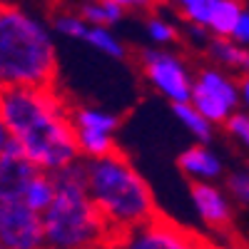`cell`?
<instances>
[{"label": "cell", "mask_w": 249, "mask_h": 249, "mask_svg": "<svg viewBox=\"0 0 249 249\" xmlns=\"http://www.w3.org/2000/svg\"><path fill=\"white\" fill-rule=\"evenodd\" d=\"M0 115L10 140L35 167L57 172L82 160L70 110L53 88H3Z\"/></svg>", "instance_id": "1"}, {"label": "cell", "mask_w": 249, "mask_h": 249, "mask_svg": "<svg viewBox=\"0 0 249 249\" xmlns=\"http://www.w3.org/2000/svg\"><path fill=\"white\" fill-rule=\"evenodd\" d=\"M57 48L50 28L23 8L0 5V90L53 88Z\"/></svg>", "instance_id": "2"}, {"label": "cell", "mask_w": 249, "mask_h": 249, "mask_svg": "<svg viewBox=\"0 0 249 249\" xmlns=\"http://www.w3.org/2000/svg\"><path fill=\"white\" fill-rule=\"evenodd\" d=\"M88 175V192L105 217L110 234L122 237L155 217V195L135 164L122 152L82 160Z\"/></svg>", "instance_id": "3"}, {"label": "cell", "mask_w": 249, "mask_h": 249, "mask_svg": "<svg viewBox=\"0 0 249 249\" xmlns=\"http://www.w3.org/2000/svg\"><path fill=\"white\" fill-rule=\"evenodd\" d=\"M55 197L43 212L45 249H97L110 234L105 217L88 192L85 162L53 172Z\"/></svg>", "instance_id": "4"}, {"label": "cell", "mask_w": 249, "mask_h": 249, "mask_svg": "<svg viewBox=\"0 0 249 249\" xmlns=\"http://www.w3.org/2000/svg\"><path fill=\"white\" fill-rule=\"evenodd\" d=\"M140 68L147 80V85L162 95L170 105L177 102H190L192 100V85H195V72L190 65L172 50L167 48H147L140 55Z\"/></svg>", "instance_id": "5"}, {"label": "cell", "mask_w": 249, "mask_h": 249, "mask_svg": "<svg viewBox=\"0 0 249 249\" xmlns=\"http://www.w3.org/2000/svg\"><path fill=\"white\" fill-rule=\"evenodd\" d=\"M190 102L212 124H224L239 110V80L219 65H207L195 72Z\"/></svg>", "instance_id": "6"}, {"label": "cell", "mask_w": 249, "mask_h": 249, "mask_svg": "<svg viewBox=\"0 0 249 249\" xmlns=\"http://www.w3.org/2000/svg\"><path fill=\"white\" fill-rule=\"evenodd\" d=\"M0 247L3 249H45L43 214L23 199H0Z\"/></svg>", "instance_id": "7"}, {"label": "cell", "mask_w": 249, "mask_h": 249, "mask_svg": "<svg viewBox=\"0 0 249 249\" xmlns=\"http://www.w3.org/2000/svg\"><path fill=\"white\" fill-rule=\"evenodd\" d=\"M70 120L75 127V142L82 160L115 152V132L120 127V120L115 112L95 105H80L70 110Z\"/></svg>", "instance_id": "8"}, {"label": "cell", "mask_w": 249, "mask_h": 249, "mask_svg": "<svg viewBox=\"0 0 249 249\" xmlns=\"http://www.w3.org/2000/svg\"><path fill=\"white\" fill-rule=\"evenodd\" d=\"M120 249H202L195 237L182 232L172 222L152 217L137 230L122 234Z\"/></svg>", "instance_id": "9"}, {"label": "cell", "mask_w": 249, "mask_h": 249, "mask_svg": "<svg viewBox=\"0 0 249 249\" xmlns=\"http://www.w3.org/2000/svg\"><path fill=\"white\" fill-rule=\"evenodd\" d=\"M239 0H197L182 10L187 23H197L210 30L214 37H230L234 30V23L242 13Z\"/></svg>", "instance_id": "10"}, {"label": "cell", "mask_w": 249, "mask_h": 249, "mask_svg": "<svg viewBox=\"0 0 249 249\" xmlns=\"http://www.w3.org/2000/svg\"><path fill=\"white\" fill-rule=\"evenodd\" d=\"M190 199L197 217L212 230H222L232 222V195L227 187H219L217 182H192Z\"/></svg>", "instance_id": "11"}, {"label": "cell", "mask_w": 249, "mask_h": 249, "mask_svg": "<svg viewBox=\"0 0 249 249\" xmlns=\"http://www.w3.org/2000/svg\"><path fill=\"white\" fill-rule=\"evenodd\" d=\"M40 172V167L28 160V155L10 140L0 155V199L23 197L30 179Z\"/></svg>", "instance_id": "12"}, {"label": "cell", "mask_w": 249, "mask_h": 249, "mask_svg": "<svg viewBox=\"0 0 249 249\" xmlns=\"http://www.w3.org/2000/svg\"><path fill=\"white\" fill-rule=\"evenodd\" d=\"M177 167L190 182H217L224 172V162L207 142H195L179 152Z\"/></svg>", "instance_id": "13"}, {"label": "cell", "mask_w": 249, "mask_h": 249, "mask_svg": "<svg viewBox=\"0 0 249 249\" xmlns=\"http://www.w3.org/2000/svg\"><path fill=\"white\" fill-rule=\"evenodd\" d=\"M207 57H210L214 65L230 70V72H249V48L234 43L232 37H210V43L204 45Z\"/></svg>", "instance_id": "14"}, {"label": "cell", "mask_w": 249, "mask_h": 249, "mask_svg": "<svg viewBox=\"0 0 249 249\" xmlns=\"http://www.w3.org/2000/svg\"><path fill=\"white\" fill-rule=\"evenodd\" d=\"M172 112L177 117V122L182 124V127L190 132L197 142H207L210 144L212 137H214V124L207 120L192 102H177V105H172Z\"/></svg>", "instance_id": "15"}, {"label": "cell", "mask_w": 249, "mask_h": 249, "mask_svg": "<svg viewBox=\"0 0 249 249\" xmlns=\"http://www.w3.org/2000/svg\"><path fill=\"white\" fill-rule=\"evenodd\" d=\"M82 43H88L90 48H95L97 53H102L110 60H124L127 57V48H124L122 40L107 28V25H90L82 35Z\"/></svg>", "instance_id": "16"}, {"label": "cell", "mask_w": 249, "mask_h": 249, "mask_svg": "<svg viewBox=\"0 0 249 249\" xmlns=\"http://www.w3.org/2000/svg\"><path fill=\"white\" fill-rule=\"evenodd\" d=\"M80 15L88 20L90 25H117L124 18V8L112 3V0H85L80 5Z\"/></svg>", "instance_id": "17"}, {"label": "cell", "mask_w": 249, "mask_h": 249, "mask_svg": "<svg viewBox=\"0 0 249 249\" xmlns=\"http://www.w3.org/2000/svg\"><path fill=\"white\" fill-rule=\"evenodd\" d=\"M53 197H55V179H53V172L40 170V172L30 179L23 199L33 207V210H37L40 214H43L48 207H50Z\"/></svg>", "instance_id": "18"}, {"label": "cell", "mask_w": 249, "mask_h": 249, "mask_svg": "<svg viewBox=\"0 0 249 249\" xmlns=\"http://www.w3.org/2000/svg\"><path fill=\"white\" fill-rule=\"evenodd\" d=\"M144 33H147L150 37V43L157 45V48H167L172 43H177V25L172 23L170 18H164V15H152L147 18V23H144Z\"/></svg>", "instance_id": "19"}, {"label": "cell", "mask_w": 249, "mask_h": 249, "mask_svg": "<svg viewBox=\"0 0 249 249\" xmlns=\"http://www.w3.org/2000/svg\"><path fill=\"white\" fill-rule=\"evenodd\" d=\"M53 30L62 37H70V40H82L88 30V20L82 18L80 13H57L53 18Z\"/></svg>", "instance_id": "20"}, {"label": "cell", "mask_w": 249, "mask_h": 249, "mask_svg": "<svg viewBox=\"0 0 249 249\" xmlns=\"http://www.w3.org/2000/svg\"><path fill=\"white\" fill-rule=\"evenodd\" d=\"M227 192L249 210V170H237L227 177Z\"/></svg>", "instance_id": "21"}, {"label": "cell", "mask_w": 249, "mask_h": 249, "mask_svg": "<svg viewBox=\"0 0 249 249\" xmlns=\"http://www.w3.org/2000/svg\"><path fill=\"white\" fill-rule=\"evenodd\" d=\"M227 132H230V137H234L242 147L249 150V115L244 110H237L230 120L224 122Z\"/></svg>", "instance_id": "22"}, {"label": "cell", "mask_w": 249, "mask_h": 249, "mask_svg": "<svg viewBox=\"0 0 249 249\" xmlns=\"http://www.w3.org/2000/svg\"><path fill=\"white\" fill-rule=\"evenodd\" d=\"M234 43H239V45H244V48H249V5H244L242 8V13H239V18H237V23H234V30H232V35H230Z\"/></svg>", "instance_id": "23"}, {"label": "cell", "mask_w": 249, "mask_h": 249, "mask_svg": "<svg viewBox=\"0 0 249 249\" xmlns=\"http://www.w3.org/2000/svg\"><path fill=\"white\" fill-rule=\"evenodd\" d=\"M239 107L249 115V72L239 80Z\"/></svg>", "instance_id": "24"}, {"label": "cell", "mask_w": 249, "mask_h": 249, "mask_svg": "<svg viewBox=\"0 0 249 249\" xmlns=\"http://www.w3.org/2000/svg\"><path fill=\"white\" fill-rule=\"evenodd\" d=\"M112 3L122 5L124 10H147L155 0H112Z\"/></svg>", "instance_id": "25"}, {"label": "cell", "mask_w": 249, "mask_h": 249, "mask_svg": "<svg viewBox=\"0 0 249 249\" xmlns=\"http://www.w3.org/2000/svg\"><path fill=\"white\" fill-rule=\"evenodd\" d=\"M8 142H10V132H8V127H5L3 115H0V155H3V150L8 147Z\"/></svg>", "instance_id": "26"}, {"label": "cell", "mask_w": 249, "mask_h": 249, "mask_svg": "<svg viewBox=\"0 0 249 249\" xmlns=\"http://www.w3.org/2000/svg\"><path fill=\"white\" fill-rule=\"evenodd\" d=\"M170 3H175L179 10H184L187 5H192V3H197V0H170Z\"/></svg>", "instance_id": "27"}, {"label": "cell", "mask_w": 249, "mask_h": 249, "mask_svg": "<svg viewBox=\"0 0 249 249\" xmlns=\"http://www.w3.org/2000/svg\"><path fill=\"white\" fill-rule=\"evenodd\" d=\"M0 249H3V247H0Z\"/></svg>", "instance_id": "28"}]
</instances>
